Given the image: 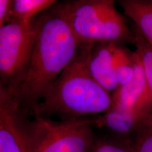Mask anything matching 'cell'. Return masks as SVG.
I'll return each instance as SVG.
<instances>
[{"mask_svg":"<svg viewBox=\"0 0 152 152\" xmlns=\"http://www.w3.org/2000/svg\"><path fill=\"white\" fill-rule=\"evenodd\" d=\"M34 26L27 71L12 97L19 111L20 107L33 111L81 47L58 6L36 18Z\"/></svg>","mask_w":152,"mask_h":152,"instance_id":"cell-1","label":"cell"},{"mask_svg":"<svg viewBox=\"0 0 152 152\" xmlns=\"http://www.w3.org/2000/svg\"><path fill=\"white\" fill-rule=\"evenodd\" d=\"M92 45L80 47L74 59L34 108L36 115L58 114L67 119L100 115L111 109L112 94L94 80L87 68Z\"/></svg>","mask_w":152,"mask_h":152,"instance_id":"cell-2","label":"cell"},{"mask_svg":"<svg viewBox=\"0 0 152 152\" xmlns=\"http://www.w3.org/2000/svg\"><path fill=\"white\" fill-rule=\"evenodd\" d=\"M80 46L134 45L136 36L113 0H80L58 6Z\"/></svg>","mask_w":152,"mask_h":152,"instance_id":"cell-3","label":"cell"},{"mask_svg":"<svg viewBox=\"0 0 152 152\" xmlns=\"http://www.w3.org/2000/svg\"><path fill=\"white\" fill-rule=\"evenodd\" d=\"M90 118L54 121L36 115L24 128L30 152H90L96 137Z\"/></svg>","mask_w":152,"mask_h":152,"instance_id":"cell-4","label":"cell"},{"mask_svg":"<svg viewBox=\"0 0 152 152\" xmlns=\"http://www.w3.org/2000/svg\"><path fill=\"white\" fill-rule=\"evenodd\" d=\"M34 37V20L28 25L7 23L0 28V77L11 98L27 71Z\"/></svg>","mask_w":152,"mask_h":152,"instance_id":"cell-5","label":"cell"},{"mask_svg":"<svg viewBox=\"0 0 152 152\" xmlns=\"http://www.w3.org/2000/svg\"><path fill=\"white\" fill-rule=\"evenodd\" d=\"M134 75L126 84L121 85L112 94L111 108L145 113L152 112L151 98L140 55L133 52Z\"/></svg>","mask_w":152,"mask_h":152,"instance_id":"cell-6","label":"cell"},{"mask_svg":"<svg viewBox=\"0 0 152 152\" xmlns=\"http://www.w3.org/2000/svg\"><path fill=\"white\" fill-rule=\"evenodd\" d=\"M113 43H96L93 45L87 59L90 75L107 92L113 93L119 87L113 63Z\"/></svg>","mask_w":152,"mask_h":152,"instance_id":"cell-7","label":"cell"},{"mask_svg":"<svg viewBox=\"0 0 152 152\" xmlns=\"http://www.w3.org/2000/svg\"><path fill=\"white\" fill-rule=\"evenodd\" d=\"M18 109L0 111V152H30Z\"/></svg>","mask_w":152,"mask_h":152,"instance_id":"cell-8","label":"cell"},{"mask_svg":"<svg viewBox=\"0 0 152 152\" xmlns=\"http://www.w3.org/2000/svg\"><path fill=\"white\" fill-rule=\"evenodd\" d=\"M142 113L111 108L106 113L91 118V121L94 127L105 128L115 137L130 141Z\"/></svg>","mask_w":152,"mask_h":152,"instance_id":"cell-9","label":"cell"},{"mask_svg":"<svg viewBox=\"0 0 152 152\" xmlns=\"http://www.w3.org/2000/svg\"><path fill=\"white\" fill-rule=\"evenodd\" d=\"M118 3L136 30L152 46V0H121Z\"/></svg>","mask_w":152,"mask_h":152,"instance_id":"cell-10","label":"cell"},{"mask_svg":"<svg viewBox=\"0 0 152 152\" xmlns=\"http://www.w3.org/2000/svg\"><path fill=\"white\" fill-rule=\"evenodd\" d=\"M54 0H14L11 1L6 21L30 24L39 14L52 7Z\"/></svg>","mask_w":152,"mask_h":152,"instance_id":"cell-11","label":"cell"},{"mask_svg":"<svg viewBox=\"0 0 152 152\" xmlns=\"http://www.w3.org/2000/svg\"><path fill=\"white\" fill-rule=\"evenodd\" d=\"M130 142L134 152H152V112L140 115Z\"/></svg>","mask_w":152,"mask_h":152,"instance_id":"cell-12","label":"cell"},{"mask_svg":"<svg viewBox=\"0 0 152 152\" xmlns=\"http://www.w3.org/2000/svg\"><path fill=\"white\" fill-rule=\"evenodd\" d=\"M115 75L119 86L128 83L134 75L133 52L123 45H115L113 52Z\"/></svg>","mask_w":152,"mask_h":152,"instance_id":"cell-13","label":"cell"},{"mask_svg":"<svg viewBox=\"0 0 152 152\" xmlns=\"http://www.w3.org/2000/svg\"><path fill=\"white\" fill-rule=\"evenodd\" d=\"M136 36L135 50L138 52L143 66L146 80L152 102V46L142 37L136 28L133 27Z\"/></svg>","mask_w":152,"mask_h":152,"instance_id":"cell-14","label":"cell"},{"mask_svg":"<svg viewBox=\"0 0 152 152\" xmlns=\"http://www.w3.org/2000/svg\"><path fill=\"white\" fill-rule=\"evenodd\" d=\"M90 152H134L130 140L115 137L95 139Z\"/></svg>","mask_w":152,"mask_h":152,"instance_id":"cell-15","label":"cell"},{"mask_svg":"<svg viewBox=\"0 0 152 152\" xmlns=\"http://www.w3.org/2000/svg\"><path fill=\"white\" fill-rule=\"evenodd\" d=\"M18 109L0 77V111ZM19 110V109H18Z\"/></svg>","mask_w":152,"mask_h":152,"instance_id":"cell-16","label":"cell"},{"mask_svg":"<svg viewBox=\"0 0 152 152\" xmlns=\"http://www.w3.org/2000/svg\"><path fill=\"white\" fill-rule=\"evenodd\" d=\"M11 1L10 0H0V28L4 25Z\"/></svg>","mask_w":152,"mask_h":152,"instance_id":"cell-17","label":"cell"}]
</instances>
